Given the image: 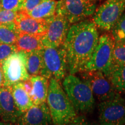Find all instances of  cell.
Instances as JSON below:
<instances>
[{"instance_id": "obj_17", "label": "cell", "mask_w": 125, "mask_h": 125, "mask_svg": "<svg viewBox=\"0 0 125 125\" xmlns=\"http://www.w3.org/2000/svg\"><path fill=\"white\" fill-rule=\"evenodd\" d=\"M10 87L16 105L21 113L26 111L34 105L30 97L25 91L22 82L16 83L10 86Z\"/></svg>"}, {"instance_id": "obj_31", "label": "cell", "mask_w": 125, "mask_h": 125, "mask_svg": "<svg viewBox=\"0 0 125 125\" xmlns=\"http://www.w3.org/2000/svg\"><path fill=\"white\" fill-rule=\"evenodd\" d=\"M0 125H16L15 124L12 123L8 122H0Z\"/></svg>"}, {"instance_id": "obj_8", "label": "cell", "mask_w": 125, "mask_h": 125, "mask_svg": "<svg viewBox=\"0 0 125 125\" xmlns=\"http://www.w3.org/2000/svg\"><path fill=\"white\" fill-rule=\"evenodd\" d=\"M125 9V0H107L95 10L93 22L99 29L111 31Z\"/></svg>"}, {"instance_id": "obj_16", "label": "cell", "mask_w": 125, "mask_h": 125, "mask_svg": "<svg viewBox=\"0 0 125 125\" xmlns=\"http://www.w3.org/2000/svg\"><path fill=\"white\" fill-rule=\"evenodd\" d=\"M42 37V36L19 33L15 45L18 51H23L26 52L41 50L43 48Z\"/></svg>"}, {"instance_id": "obj_11", "label": "cell", "mask_w": 125, "mask_h": 125, "mask_svg": "<svg viewBox=\"0 0 125 125\" xmlns=\"http://www.w3.org/2000/svg\"><path fill=\"white\" fill-rule=\"evenodd\" d=\"M46 20L47 29L42 37L43 46L56 48L62 46L70 27L69 21L64 17L56 14Z\"/></svg>"}, {"instance_id": "obj_21", "label": "cell", "mask_w": 125, "mask_h": 125, "mask_svg": "<svg viewBox=\"0 0 125 125\" xmlns=\"http://www.w3.org/2000/svg\"><path fill=\"white\" fill-rule=\"evenodd\" d=\"M19 34L15 22L7 24H0V43L15 44Z\"/></svg>"}, {"instance_id": "obj_19", "label": "cell", "mask_w": 125, "mask_h": 125, "mask_svg": "<svg viewBox=\"0 0 125 125\" xmlns=\"http://www.w3.org/2000/svg\"><path fill=\"white\" fill-rule=\"evenodd\" d=\"M42 63V49L27 52L26 67L28 74L31 76L40 75Z\"/></svg>"}, {"instance_id": "obj_28", "label": "cell", "mask_w": 125, "mask_h": 125, "mask_svg": "<svg viewBox=\"0 0 125 125\" xmlns=\"http://www.w3.org/2000/svg\"><path fill=\"white\" fill-rule=\"evenodd\" d=\"M67 125H91V124L84 115H76Z\"/></svg>"}, {"instance_id": "obj_27", "label": "cell", "mask_w": 125, "mask_h": 125, "mask_svg": "<svg viewBox=\"0 0 125 125\" xmlns=\"http://www.w3.org/2000/svg\"><path fill=\"white\" fill-rule=\"evenodd\" d=\"M43 1L44 0H24L22 8L20 11L24 12L25 13L31 11Z\"/></svg>"}, {"instance_id": "obj_13", "label": "cell", "mask_w": 125, "mask_h": 125, "mask_svg": "<svg viewBox=\"0 0 125 125\" xmlns=\"http://www.w3.org/2000/svg\"><path fill=\"white\" fill-rule=\"evenodd\" d=\"M52 123L46 103L34 105L21 114L16 125H51Z\"/></svg>"}, {"instance_id": "obj_3", "label": "cell", "mask_w": 125, "mask_h": 125, "mask_svg": "<svg viewBox=\"0 0 125 125\" xmlns=\"http://www.w3.org/2000/svg\"><path fill=\"white\" fill-rule=\"evenodd\" d=\"M62 88L76 111L89 112L95 104V98L91 89L81 78L70 74L62 81Z\"/></svg>"}, {"instance_id": "obj_7", "label": "cell", "mask_w": 125, "mask_h": 125, "mask_svg": "<svg viewBox=\"0 0 125 125\" xmlns=\"http://www.w3.org/2000/svg\"><path fill=\"white\" fill-rule=\"evenodd\" d=\"M27 52L18 51L6 59L1 65L4 78V86H10L13 84L30 79L26 67Z\"/></svg>"}, {"instance_id": "obj_24", "label": "cell", "mask_w": 125, "mask_h": 125, "mask_svg": "<svg viewBox=\"0 0 125 125\" xmlns=\"http://www.w3.org/2000/svg\"><path fill=\"white\" fill-rule=\"evenodd\" d=\"M24 0H1L0 9L19 12L22 8Z\"/></svg>"}, {"instance_id": "obj_29", "label": "cell", "mask_w": 125, "mask_h": 125, "mask_svg": "<svg viewBox=\"0 0 125 125\" xmlns=\"http://www.w3.org/2000/svg\"><path fill=\"white\" fill-rule=\"evenodd\" d=\"M22 83L25 91L27 92L28 94L30 96L32 90V83L30 79V78L29 79L23 81Z\"/></svg>"}, {"instance_id": "obj_2", "label": "cell", "mask_w": 125, "mask_h": 125, "mask_svg": "<svg viewBox=\"0 0 125 125\" xmlns=\"http://www.w3.org/2000/svg\"><path fill=\"white\" fill-rule=\"evenodd\" d=\"M46 102L54 125H67L77 115L59 81L53 78L49 80Z\"/></svg>"}, {"instance_id": "obj_1", "label": "cell", "mask_w": 125, "mask_h": 125, "mask_svg": "<svg viewBox=\"0 0 125 125\" xmlns=\"http://www.w3.org/2000/svg\"><path fill=\"white\" fill-rule=\"evenodd\" d=\"M93 21L84 20L70 26L63 47L70 74L83 71L98 44L99 36Z\"/></svg>"}, {"instance_id": "obj_9", "label": "cell", "mask_w": 125, "mask_h": 125, "mask_svg": "<svg viewBox=\"0 0 125 125\" xmlns=\"http://www.w3.org/2000/svg\"><path fill=\"white\" fill-rule=\"evenodd\" d=\"M82 79L89 86L95 96L100 102L114 98L119 94L107 76L99 71L81 72Z\"/></svg>"}, {"instance_id": "obj_22", "label": "cell", "mask_w": 125, "mask_h": 125, "mask_svg": "<svg viewBox=\"0 0 125 125\" xmlns=\"http://www.w3.org/2000/svg\"><path fill=\"white\" fill-rule=\"evenodd\" d=\"M111 32L115 41L125 42V13L122 14Z\"/></svg>"}, {"instance_id": "obj_10", "label": "cell", "mask_w": 125, "mask_h": 125, "mask_svg": "<svg viewBox=\"0 0 125 125\" xmlns=\"http://www.w3.org/2000/svg\"><path fill=\"white\" fill-rule=\"evenodd\" d=\"M99 121L101 125H125V100L119 94L100 103Z\"/></svg>"}, {"instance_id": "obj_14", "label": "cell", "mask_w": 125, "mask_h": 125, "mask_svg": "<svg viewBox=\"0 0 125 125\" xmlns=\"http://www.w3.org/2000/svg\"><path fill=\"white\" fill-rule=\"evenodd\" d=\"M16 29L19 33L43 36L47 29L46 19H37L29 16L22 11L18 12L15 20Z\"/></svg>"}, {"instance_id": "obj_4", "label": "cell", "mask_w": 125, "mask_h": 125, "mask_svg": "<svg viewBox=\"0 0 125 125\" xmlns=\"http://www.w3.org/2000/svg\"><path fill=\"white\" fill-rule=\"evenodd\" d=\"M42 55V63L40 75L49 80L51 78L59 81L64 79L68 70L63 45L56 48L43 46Z\"/></svg>"}, {"instance_id": "obj_6", "label": "cell", "mask_w": 125, "mask_h": 125, "mask_svg": "<svg viewBox=\"0 0 125 125\" xmlns=\"http://www.w3.org/2000/svg\"><path fill=\"white\" fill-rule=\"evenodd\" d=\"M96 9V5L91 0H60L56 4V14L74 24L91 16Z\"/></svg>"}, {"instance_id": "obj_18", "label": "cell", "mask_w": 125, "mask_h": 125, "mask_svg": "<svg viewBox=\"0 0 125 125\" xmlns=\"http://www.w3.org/2000/svg\"><path fill=\"white\" fill-rule=\"evenodd\" d=\"M56 4L57 1L55 0H44L32 10L26 13L37 19H47L56 14Z\"/></svg>"}, {"instance_id": "obj_33", "label": "cell", "mask_w": 125, "mask_h": 125, "mask_svg": "<svg viewBox=\"0 0 125 125\" xmlns=\"http://www.w3.org/2000/svg\"><path fill=\"white\" fill-rule=\"evenodd\" d=\"M1 0H0V2H1Z\"/></svg>"}, {"instance_id": "obj_30", "label": "cell", "mask_w": 125, "mask_h": 125, "mask_svg": "<svg viewBox=\"0 0 125 125\" xmlns=\"http://www.w3.org/2000/svg\"><path fill=\"white\" fill-rule=\"evenodd\" d=\"M4 78L3 71L2 69V67L0 65V87L4 86Z\"/></svg>"}, {"instance_id": "obj_5", "label": "cell", "mask_w": 125, "mask_h": 125, "mask_svg": "<svg viewBox=\"0 0 125 125\" xmlns=\"http://www.w3.org/2000/svg\"><path fill=\"white\" fill-rule=\"evenodd\" d=\"M114 43L111 34H105L99 37L96 49L83 71H99L107 77L113 65Z\"/></svg>"}, {"instance_id": "obj_25", "label": "cell", "mask_w": 125, "mask_h": 125, "mask_svg": "<svg viewBox=\"0 0 125 125\" xmlns=\"http://www.w3.org/2000/svg\"><path fill=\"white\" fill-rule=\"evenodd\" d=\"M18 51L15 44L9 45L0 43V65H2L3 62L6 59Z\"/></svg>"}, {"instance_id": "obj_23", "label": "cell", "mask_w": 125, "mask_h": 125, "mask_svg": "<svg viewBox=\"0 0 125 125\" xmlns=\"http://www.w3.org/2000/svg\"><path fill=\"white\" fill-rule=\"evenodd\" d=\"M123 64H125V42L115 41L113 50V65Z\"/></svg>"}, {"instance_id": "obj_34", "label": "cell", "mask_w": 125, "mask_h": 125, "mask_svg": "<svg viewBox=\"0 0 125 125\" xmlns=\"http://www.w3.org/2000/svg\"><path fill=\"white\" fill-rule=\"evenodd\" d=\"M124 99H125V98H124Z\"/></svg>"}, {"instance_id": "obj_26", "label": "cell", "mask_w": 125, "mask_h": 125, "mask_svg": "<svg viewBox=\"0 0 125 125\" xmlns=\"http://www.w3.org/2000/svg\"><path fill=\"white\" fill-rule=\"evenodd\" d=\"M18 12L0 9V24H7L15 22Z\"/></svg>"}, {"instance_id": "obj_20", "label": "cell", "mask_w": 125, "mask_h": 125, "mask_svg": "<svg viewBox=\"0 0 125 125\" xmlns=\"http://www.w3.org/2000/svg\"><path fill=\"white\" fill-rule=\"evenodd\" d=\"M107 78L117 92H125V64L113 65Z\"/></svg>"}, {"instance_id": "obj_12", "label": "cell", "mask_w": 125, "mask_h": 125, "mask_svg": "<svg viewBox=\"0 0 125 125\" xmlns=\"http://www.w3.org/2000/svg\"><path fill=\"white\" fill-rule=\"evenodd\" d=\"M22 114L16 105L10 86L0 87V118L2 121L16 124Z\"/></svg>"}, {"instance_id": "obj_15", "label": "cell", "mask_w": 125, "mask_h": 125, "mask_svg": "<svg viewBox=\"0 0 125 125\" xmlns=\"http://www.w3.org/2000/svg\"><path fill=\"white\" fill-rule=\"evenodd\" d=\"M30 79L32 83V90L30 97L34 105L46 103L49 79L41 75L31 76Z\"/></svg>"}, {"instance_id": "obj_32", "label": "cell", "mask_w": 125, "mask_h": 125, "mask_svg": "<svg viewBox=\"0 0 125 125\" xmlns=\"http://www.w3.org/2000/svg\"><path fill=\"white\" fill-rule=\"evenodd\" d=\"M91 1H93V2H94V1H95V0H91Z\"/></svg>"}]
</instances>
